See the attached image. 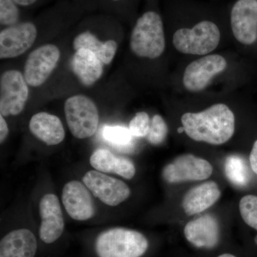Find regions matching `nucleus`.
<instances>
[{
    "label": "nucleus",
    "instance_id": "nucleus-1",
    "mask_svg": "<svg viewBox=\"0 0 257 257\" xmlns=\"http://www.w3.org/2000/svg\"><path fill=\"white\" fill-rule=\"evenodd\" d=\"M181 121L189 138L209 145H223L234 133V113L224 104H214L201 112L185 113Z\"/></svg>",
    "mask_w": 257,
    "mask_h": 257
},
{
    "label": "nucleus",
    "instance_id": "nucleus-2",
    "mask_svg": "<svg viewBox=\"0 0 257 257\" xmlns=\"http://www.w3.org/2000/svg\"><path fill=\"white\" fill-rule=\"evenodd\" d=\"M148 247V240L142 233L125 228L103 231L94 244L98 257H141Z\"/></svg>",
    "mask_w": 257,
    "mask_h": 257
},
{
    "label": "nucleus",
    "instance_id": "nucleus-3",
    "mask_svg": "<svg viewBox=\"0 0 257 257\" xmlns=\"http://www.w3.org/2000/svg\"><path fill=\"white\" fill-rule=\"evenodd\" d=\"M130 47L135 55L156 59L165 49L163 22L156 12L147 11L138 19L132 32Z\"/></svg>",
    "mask_w": 257,
    "mask_h": 257
},
{
    "label": "nucleus",
    "instance_id": "nucleus-4",
    "mask_svg": "<svg viewBox=\"0 0 257 257\" xmlns=\"http://www.w3.org/2000/svg\"><path fill=\"white\" fill-rule=\"evenodd\" d=\"M220 38V31L215 24L202 21L192 29L177 30L173 36V44L181 53L204 55L215 50Z\"/></svg>",
    "mask_w": 257,
    "mask_h": 257
},
{
    "label": "nucleus",
    "instance_id": "nucleus-5",
    "mask_svg": "<svg viewBox=\"0 0 257 257\" xmlns=\"http://www.w3.org/2000/svg\"><path fill=\"white\" fill-rule=\"evenodd\" d=\"M64 113L71 133L77 139L91 138L99 124L97 107L84 95L69 97L64 103Z\"/></svg>",
    "mask_w": 257,
    "mask_h": 257
},
{
    "label": "nucleus",
    "instance_id": "nucleus-6",
    "mask_svg": "<svg viewBox=\"0 0 257 257\" xmlns=\"http://www.w3.org/2000/svg\"><path fill=\"white\" fill-rule=\"evenodd\" d=\"M29 95L28 83L18 70L4 72L0 79V113L2 116L20 114L26 105Z\"/></svg>",
    "mask_w": 257,
    "mask_h": 257
},
{
    "label": "nucleus",
    "instance_id": "nucleus-7",
    "mask_svg": "<svg viewBox=\"0 0 257 257\" xmlns=\"http://www.w3.org/2000/svg\"><path fill=\"white\" fill-rule=\"evenodd\" d=\"M212 165L204 159L187 154L180 155L165 166L162 177L168 183L205 180L212 175Z\"/></svg>",
    "mask_w": 257,
    "mask_h": 257
},
{
    "label": "nucleus",
    "instance_id": "nucleus-8",
    "mask_svg": "<svg viewBox=\"0 0 257 257\" xmlns=\"http://www.w3.org/2000/svg\"><path fill=\"white\" fill-rule=\"evenodd\" d=\"M82 180L94 197L111 207L124 202L131 194L130 187L124 182L99 171L87 172Z\"/></svg>",
    "mask_w": 257,
    "mask_h": 257
},
{
    "label": "nucleus",
    "instance_id": "nucleus-9",
    "mask_svg": "<svg viewBox=\"0 0 257 257\" xmlns=\"http://www.w3.org/2000/svg\"><path fill=\"white\" fill-rule=\"evenodd\" d=\"M60 58V50L54 45H43L31 52L24 70L28 84L35 87L42 85L57 67Z\"/></svg>",
    "mask_w": 257,
    "mask_h": 257
},
{
    "label": "nucleus",
    "instance_id": "nucleus-10",
    "mask_svg": "<svg viewBox=\"0 0 257 257\" xmlns=\"http://www.w3.org/2000/svg\"><path fill=\"white\" fill-rule=\"evenodd\" d=\"M37 36L36 25L22 22L0 32V58H14L23 55L33 45Z\"/></svg>",
    "mask_w": 257,
    "mask_h": 257
},
{
    "label": "nucleus",
    "instance_id": "nucleus-11",
    "mask_svg": "<svg viewBox=\"0 0 257 257\" xmlns=\"http://www.w3.org/2000/svg\"><path fill=\"white\" fill-rule=\"evenodd\" d=\"M227 63L221 55H208L194 61L184 71V86L189 92H200L211 79L226 68Z\"/></svg>",
    "mask_w": 257,
    "mask_h": 257
},
{
    "label": "nucleus",
    "instance_id": "nucleus-12",
    "mask_svg": "<svg viewBox=\"0 0 257 257\" xmlns=\"http://www.w3.org/2000/svg\"><path fill=\"white\" fill-rule=\"evenodd\" d=\"M90 191L79 181H71L62 189V200L67 214L74 220L87 221L95 215Z\"/></svg>",
    "mask_w": 257,
    "mask_h": 257
},
{
    "label": "nucleus",
    "instance_id": "nucleus-13",
    "mask_svg": "<svg viewBox=\"0 0 257 257\" xmlns=\"http://www.w3.org/2000/svg\"><path fill=\"white\" fill-rule=\"evenodd\" d=\"M231 30L235 38L243 45L257 39V0H238L231 12Z\"/></svg>",
    "mask_w": 257,
    "mask_h": 257
},
{
    "label": "nucleus",
    "instance_id": "nucleus-14",
    "mask_svg": "<svg viewBox=\"0 0 257 257\" xmlns=\"http://www.w3.org/2000/svg\"><path fill=\"white\" fill-rule=\"evenodd\" d=\"M41 224L40 237L45 243H52L60 239L64 229L63 214L58 197L54 194H47L40 203Z\"/></svg>",
    "mask_w": 257,
    "mask_h": 257
},
{
    "label": "nucleus",
    "instance_id": "nucleus-15",
    "mask_svg": "<svg viewBox=\"0 0 257 257\" xmlns=\"http://www.w3.org/2000/svg\"><path fill=\"white\" fill-rule=\"evenodd\" d=\"M184 236L195 247L213 248L220 238V226L216 217L207 214L189 221L184 227Z\"/></svg>",
    "mask_w": 257,
    "mask_h": 257
},
{
    "label": "nucleus",
    "instance_id": "nucleus-16",
    "mask_svg": "<svg viewBox=\"0 0 257 257\" xmlns=\"http://www.w3.org/2000/svg\"><path fill=\"white\" fill-rule=\"evenodd\" d=\"M221 197L219 186L213 181L193 187L184 195L182 208L187 215L192 216L207 210Z\"/></svg>",
    "mask_w": 257,
    "mask_h": 257
},
{
    "label": "nucleus",
    "instance_id": "nucleus-17",
    "mask_svg": "<svg viewBox=\"0 0 257 257\" xmlns=\"http://www.w3.org/2000/svg\"><path fill=\"white\" fill-rule=\"evenodd\" d=\"M36 236L28 229L10 231L0 241V257H35Z\"/></svg>",
    "mask_w": 257,
    "mask_h": 257
},
{
    "label": "nucleus",
    "instance_id": "nucleus-18",
    "mask_svg": "<svg viewBox=\"0 0 257 257\" xmlns=\"http://www.w3.org/2000/svg\"><path fill=\"white\" fill-rule=\"evenodd\" d=\"M32 135L50 146L59 145L65 138V131L61 120L47 112L35 114L30 121Z\"/></svg>",
    "mask_w": 257,
    "mask_h": 257
},
{
    "label": "nucleus",
    "instance_id": "nucleus-19",
    "mask_svg": "<svg viewBox=\"0 0 257 257\" xmlns=\"http://www.w3.org/2000/svg\"><path fill=\"white\" fill-rule=\"evenodd\" d=\"M93 168L104 173H114L125 179H133L136 173L133 162L124 157L115 156L109 150L98 149L90 157Z\"/></svg>",
    "mask_w": 257,
    "mask_h": 257
},
{
    "label": "nucleus",
    "instance_id": "nucleus-20",
    "mask_svg": "<svg viewBox=\"0 0 257 257\" xmlns=\"http://www.w3.org/2000/svg\"><path fill=\"white\" fill-rule=\"evenodd\" d=\"M92 52L86 49L76 51L71 61V67L84 85L91 86L99 80L103 74V64Z\"/></svg>",
    "mask_w": 257,
    "mask_h": 257
},
{
    "label": "nucleus",
    "instance_id": "nucleus-21",
    "mask_svg": "<svg viewBox=\"0 0 257 257\" xmlns=\"http://www.w3.org/2000/svg\"><path fill=\"white\" fill-rule=\"evenodd\" d=\"M73 48L76 51L80 49L92 51L103 64H109L117 50V44L114 40L101 42L92 32L85 31L75 37Z\"/></svg>",
    "mask_w": 257,
    "mask_h": 257
},
{
    "label": "nucleus",
    "instance_id": "nucleus-22",
    "mask_svg": "<svg viewBox=\"0 0 257 257\" xmlns=\"http://www.w3.org/2000/svg\"><path fill=\"white\" fill-rule=\"evenodd\" d=\"M224 170L226 178L237 187H245L249 182L251 178L249 169L241 157L237 155L228 157L225 160Z\"/></svg>",
    "mask_w": 257,
    "mask_h": 257
},
{
    "label": "nucleus",
    "instance_id": "nucleus-23",
    "mask_svg": "<svg viewBox=\"0 0 257 257\" xmlns=\"http://www.w3.org/2000/svg\"><path fill=\"white\" fill-rule=\"evenodd\" d=\"M102 135L108 143L121 150H127L133 143V135L124 126L106 125L103 128Z\"/></svg>",
    "mask_w": 257,
    "mask_h": 257
},
{
    "label": "nucleus",
    "instance_id": "nucleus-24",
    "mask_svg": "<svg viewBox=\"0 0 257 257\" xmlns=\"http://www.w3.org/2000/svg\"><path fill=\"white\" fill-rule=\"evenodd\" d=\"M20 7L13 0H0V23L3 26H13L20 22Z\"/></svg>",
    "mask_w": 257,
    "mask_h": 257
},
{
    "label": "nucleus",
    "instance_id": "nucleus-25",
    "mask_svg": "<svg viewBox=\"0 0 257 257\" xmlns=\"http://www.w3.org/2000/svg\"><path fill=\"white\" fill-rule=\"evenodd\" d=\"M239 211L243 220L248 226L257 231V197L244 196L239 202Z\"/></svg>",
    "mask_w": 257,
    "mask_h": 257
},
{
    "label": "nucleus",
    "instance_id": "nucleus-26",
    "mask_svg": "<svg viewBox=\"0 0 257 257\" xmlns=\"http://www.w3.org/2000/svg\"><path fill=\"white\" fill-rule=\"evenodd\" d=\"M168 131V126L163 118L160 115H155L151 120V126L147 136V140L152 145H160L167 138Z\"/></svg>",
    "mask_w": 257,
    "mask_h": 257
},
{
    "label": "nucleus",
    "instance_id": "nucleus-27",
    "mask_svg": "<svg viewBox=\"0 0 257 257\" xmlns=\"http://www.w3.org/2000/svg\"><path fill=\"white\" fill-rule=\"evenodd\" d=\"M151 126V120L147 113L141 111L135 115L130 121L128 130L135 138H145Z\"/></svg>",
    "mask_w": 257,
    "mask_h": 257
},
{
    "label": "nucleus",
    "instance_id": "nucleus-28",
    "mask_svg": "<svg viewBox=\"0 0 257 257\" xmlns=\"http://www.w3.org/2000/svg\"><path fill=\"white\" fill-rule=\"evenodd\" d=\"M250 166L251 170L257 175V140L253 144L249 156Z\"/></svg>",
    "mask_w": 257,
    "mask_h": 257
},
{
    "label": "nucleus",
    "instance_id": "nucleus-29",
    "mask_svg": "<svg viewBox=\"0 0 257 257\" xmlns=\"http://www.w3.org/2000/svg\"><path fill=\"white\" fill-rule=\"evenodd\" d=\"M9 134V128H8V124L4 119V116H0V142L3 143V142L8 138Z\"/></svg>",
    "mask_w": 257,
    "mask_h": 257
},
{
    "label": "nucleus",
    "instance_id": "nucleus-30",
    "mask_svg": "<svg viewBox=\"0 0 257 257\" xmlns=\"http://www.w3.org/2000/svg\"><path fill=\"white\" fill-rule=\"evenodd\" d=\"M19 6L27 8L37 4L40 0H13Z\"/></svg>",
    "mask_w": 257,
    "mask_h": 257
},
{
    "label": "nucleus",
    "instance_id": "nucleus-31",
    "mask_svg": "<svg viewBox=\"0 0 257 257\" xmlns=\"http://www.w3.org/2000/svg\"><path fill=\"white\" fill-rule=\"evenodd\" d=\"M218 257H236L234 256V255L230 254V253H224V254H221L220 256Z\"/></svg>",
    "mask_w": 257,
    "mask_h": 257
},
{
    "label": "nucleus",
    "instance_id": "nucleus-32",
    "mask_svg": "<svg viewBox=\"0 0 257 257\" xmlns=\"http://www.w3.org/2000/svg\"><path fill=\"white\" fill-rule=\"evenodd\" d=\"M108 1L110 2L111 3H118L123 1V0H108Z\"/></svg>",
    "mask_w": 257,
    "mask_h": 257
}]
</instances>
